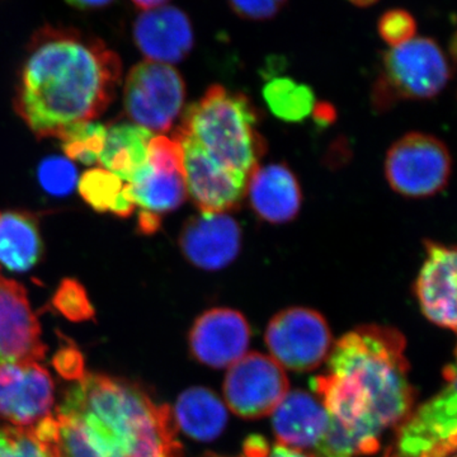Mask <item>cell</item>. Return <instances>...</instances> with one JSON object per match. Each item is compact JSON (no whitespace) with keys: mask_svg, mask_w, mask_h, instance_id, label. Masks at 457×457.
<instances>
[{"mask_svg":"<svg viewBox=\"0 0 457 457\" xmlns=\"http://www.w3.org/2000/svg\"><path fill=\"white\" fill-rule=\"evenodd\" d=\"M14 108L38 137L60 139L68 129L104 112L121 80V60L104 41L66 27L32 36Z\"/></svg>","mask_w":457,"mask_h":457,"instance_id":"cell-1","label":"cell"},{"mask_svg":"<svg viewBox=\"0 0 457 457\" xmlns=\"http://www.w3.org/2000/svg\"><path fill=\"white\" fill-rule=\"evenodd\" d=\"M405 347L395 328H356L330 350L329 372L312 380L330 420L350 433L362 455L375 453L381 433L400 425L413 407Z\"/></svg>","mask_w":457,"mask_h":457,"instance_id":"cell-2","label":"cell"},{"mask_svg":"<svg viewBox=\"0 0 457 457\" xmlns=\"http://www.w3.org/2000/svg\"><path fill=\"white\" fill-rule=\"evenodd\" d=\"M55 420L62 457H182L170 407L121 378L84 374Z\"/></svg>","mask_w":457,"mask_h":457,"instance_id":"cell-3","label":"cell"},{"mask_svg":"<svg viewBox=\"0 0 457 457\" xmlns=\"http://www.w3.org/2000/svg\"><path fill=\"white\" fill-rule=\"evenodd\" d=\"M257 122V112L245 95L212 86L188 107L177 131L219 164L249 179L264 154Z\"/></svg>","mask_w":457,"mask_h":457,"instance_id":"cell-4","label":"cell"},{"mask_svg":"<svg viewBox=\"0 0 457 457\" xmlns=\"http://www.w3.org/2000/svg\"><path fill=\"white\" fill-rule=\"evenodd\" d=\"M450 73L446 56L436 42L411 38L385 54L374 104L378 110H387L404 99L436 97L449 83Z\"/></svg>","mask_w":457,"mask_h":457,"instance_id":"cell-5","label":"cell"},{"mask_svg":"<svg viewBox=\"0 0 457 457\" xmlns=\"http://www.w3.org/2000/svg\"><path fill=\"white\" fill-rule=\"evenodd\" d=\"M453 159L437 137L409 132L387 150L385 177L394 192L409 198L440 194L449 185Z\"/></svg>","mask_w":457,"mask_h":457,"instance_id":"cell-6","label":"cell"},{"mask_svg":"<svg viewBox=\"0 0 457 457\" xmlns=\"http://www.w3.org/2000/svg\"><path fill=\"white\" fill-rule=\"evenodd\" d=\"M186 86L170 64L146 60L135 65L123 87V104L128 116L153 134L168 132L182 112Z\"/></svg>","mask_w":457,"mask_h":457,"instance_id":"cell-7","label":"cell"},{"mask_svg":"<svg viewBox=\"0 0 457 457\" xmlns=\"http://www.w3.org/2000/svg\"><path fill=\"white\" fill-rule=\"evenodd\" d=\"M264 341L272 359L294 371L318 368L332 350V333L326 319L303 306L284 309L270 319Z\"/></svg>","mask_w":457,"mask_h":457,"instance_id":"cell-8","label":"cell"},{"mask_svg":"<svg viewBox=\"0 0 457 457\" xmlns=\"http://www.w3.org/2000/svg\"><path fill=\"white\" fill-rule=\"evenodd\" d=\"M125 195L139 213L161 219L174 212L187 197L183 176L182 152L171 137L156 135L149 143V154L143 170L125 185Z\"/></svg>","mask_w":457,"mask_h":457,"instance_id":"cell-9","label":"cell"},{"mask_svg":"<svg viewBox=\"0 0 457 457\" xmlns=\"http://www.w3.org/2000/svg\"><path fill=\"white\" fill-rule=\"evenodd\" d=\"M447 385L400 423L394 455L389 457H449L456 449V370L446 369Z\"/></svg>","mask_w":457,"mask_h":457,"instance_id":"cell-10","label":"cell"},{"mask_svg":"<svg viewBox=\"0 0 457 457\" xmlns=\"http://www.w3.org/2000/svg\"><path fill=\"white\" fill-rule=\"evenodd\" d=\"M288 393L284 369L266 354H245L228 369L224 383L228 408L243 418L272 413Z\"/></svg>","mask_w":457,"mask_h":457,"instance_id":"cell-11","label":"cell"},{"mask_svg":"<svg viewBox=\"0 0 457 457\" xmlns=\"http://www.w3.org/2000/svg\"><path fill=\"white\" fill-rule=\"evenodd\" d=\"M182 152L183 176L187 196L200 212L219 213L236 210L245 197L248 179L210 158L194 140L174 132Z\"/></svg>","mask_w":457,"mask_h":457,"instance_id":"cell-12","label":"cell"},{"mask_svg":"<svg viewBox=\"0 0 457 457\" xmlns=\"http://www.w3.org/2000/svg\"><path fill=\"white\" fill-rule=\"evenodd\" d=\"M46 350L25 287L0 275V368L38 362Z\"/></svg>","mask_w":457,"mask_h":457,"instance_id":"cell-13","label":"cell"},{"mask_svg":"<svg viewBox=\"0 0 457 457\" xmlns=\"http://www.w3.org/2000/svg\"><path fill=\"white\" fill-rule=\"evenodd\" d=\"M54 381L38 362L0 368V417L14 427L31 428L50 417Z\"/></svg>","mask_w":457,"mask_h":457,"instance_id":"cell-14","label":"cell"},{"mask_svg":"<svg viewBox=\"0 0 457 457\" xmlns=\"http://www.w3.org/2000/svg\"><path fill=\"white\" fill-rule=\"evenodd\" d=\"M251 341V327L242 312L213 308L195 321L189 332V348L195 359L210 368L233 365L245 356Z\"/></svg>","mask_w":457,"mask_h":457,"instance_id":"cell-15","label":"cell"},{"mask_svg":"<svg viewBox=\"0 0 457 457\" xmlns=\"http://www.w3.org/2000/svg\"><path fill=\"white\" fill-rule=\"evenodd\" d=\"M426 258L414 284L423 315L436 326L456 330V248L427 240Z\"/></svg>","mask_w":457,"mask_h":457,"instance_id":"cell-16","label":"cell"},{"mask_svg":"<svg viewBox=\"0 0 457 457\" xmlns=\"http://www.w3.org/2000/svg\"><path fill=\"white\" fill-rule=\"evenodd\" d=\"M179 246L186 260L198 269L220 270L239 255L242 228L228 212H200L186 222Z\"/></svg>","mask_w":457,"mask_h":457,"instance_id":"cell-17","label":"cell"},{"mask_svg":"<svg viewBox=\"0 0 457 457\" xmlns=\"http://www.w3.org/2000/svg\"><path fill=\"white\" fill-rule=\"evenodd\" d=\"M245 196L255 215L269 224H287L302 209L299 180L282 163L258 165L246 182Z\"/></svg>","mask_w":457,"mask_h":457,"instance_id":"cell-18","label":"cell"},{"mask_svg":"<svg viewBox=\"0 0 457 457\" xmlns=\"http://www.w3.org/2000/svg\"><path fill=\"white\" fill-rule=\"evenodd\" d=\"M134 41L150 62L171 64L191 53L194 32L188 17L179 8L159 7L137 17Z\"/></svg>","mask_w":457,"mask_h":457,"instance_id":"cell-19","label":"cell"},{"mask_svg":"<svg viewBox=\"0 0 457 457\" xmlns=\"http://www.w3.org/2000/svg\"><path fill=\"white\" fill-rule=\"evenodd\" d=\"M272 413L279 445L300 453H312L330 425L329 414L320 400L302 390L286 394Z\"/></svg>","mask_w":457,"mask_h":457,"instance_id":"cell-20","label":"cell"},{"mask_svg":"<svg viewBox=\"0 0 457 457\" xmlns=\"http://www.w3.org/2000/svg\"><path fill=\"white\" fill-rule=\"evenodd\" d=\"M42 240L37 221L29 213L0 212V267L27 272L40 261Z\"/></svg>","mask_w":457,"mask_h":457,"instance_id":"cell-21","label":"cell"},{"mask_svg":"<svg viewBox=\"0 0 457 457\" xmlns=\"http://www.w3.org/2000/svg\"><path fill=\"white\" fill-rule=\"evenodd\" d=\"M152 131L135 123H120L107 129L106 141L99 161L104 170L131 182L147 162Z\"/></svg>","mask_w":457,"mask_h":457,"instance_id":"cell-22","label":"cell"},{"mask_svg":"<svg viewBox=\"0 0 457 457\" xmlns=\"http://www.w3.org/2000/svg\"><path fill=\"white\" fill-rule=\"evenodd\" d=\"M173 418L189 437L212 441L224 431L228 411L224 403L212 390L191 387L177 400Z\"/></svg>","mask_w":457,"mask_h":457,"instance_id":"cell-23","label":"cell"},{"mask_svg":"<svg viewBox=\"0 0 457 457\" xmlns=\"http://www.w3.org/2000/svg\"><path fill=\"white\" fill-rule=\"evenodd\" d=\"M78 188L83 200L96 212L113 213L120 218H128L134 212V204L125 195L123 180L104 168L87 170Z\"/></svg>","mask_w":457,"mask_h":457,"instance_id":"cell-24","label":"cell"},{"mask_svg":"<svg viewBox=\"0 0 457 457\" xmlns=\"http://www.w3.org/2000/svg\"><path fill=\"white\" fill-rule=\"evenodd\" d=\"M263 98L270 112L285 122H302L317 108L312 88L291 78H275L263 88Z\"/></svg>","mask_w":457,"mask_h":457,"instance_id":"cell-25","label":"cell"},{"mask_svg":"<svg viewBox=\"0 0 457 457\" xmlns=\"http://www.w3.org/2000/svg\"><path fill=\"white\" fill-rule=\"evenodd\" d=\"M107 128L98 122H84L68 129L60 137L62 150L71 161L90 165L97 163L106 141Z\"/></svg>","mask_w":457,"mask_h":457,"instance_id":"cell-26","label":"cell"},{"mask_svg":"<svg viewBox=\"0 0 457 457\" xmlns=\"http://www.w3.org/2000/svg\"><path fill=\"white\" fill-rule=\"evenodd\" d=\"M0 457H62L56 442L42 440L33 428L0 426Z\"/></svg>","mask_w":457,"mask_h":457,"instance_id":"cell-27","label":"cell"},{"mask_svg":"<svg viewBox=\"0 0 457 457\" xmlns=\"http://www.w3.org/2000/svg\"><path fill=\"white\" fill-rule=\"evenodd\" d=\"M53 305L69 320L84 321L95 317L88 295L75 279L66 278L62 282L54 295Z\"/></svg>","mask_w":457,"mask_h":457,"instance_id":"cell-28","label":"cell"},{"mask_svg":"<svg viewBox=\"0 0 457 457\" xmlns=\"http://www.w3.org/2000/svg\"><path fill=\"white\" fill-rule=\"evenodd\" d=\"M77 177L74 164L59 156L46 159L38 168V179L42 187L54 196L71 194L77 185Z\"/></svg>","mask_w":457,"mask_h":457,"instance_id":"cell-29","label":"cell"},{"mask_svg":"<svg viewBox=\"0 0 457 457\" xmlns=\"http://www.w3.org/2000/svg\"><path fill=\"white\" fill-rule=\"evenodd\" d=\"M416 21L403 9L386 12L378 21V33L390 46L395 47L413 38L416 35Z\"/></svg>","mask_w":457,"mask_h":457,"instance_id":"cell-30","label":"cell"},{"mask_svg":"<svg viewBox=\"0 0 457 457\" xmlns=\"http://www.w3.org/2000/svg\"><path fill=\"white\" fill-rule=\"evenodd\" d=\"M234 11L246 20L263 21L275 16L286 0H228Z\"/></svg>","mask_w":457,"mask_h":457,"instance_id":"cell-31","label":"cell"},{"mask_svg":"<svg viewBox=\"0 0 457 457\" xmlns=\"http://www.w3.org/2000/svg\"><path fill=\"white\" fill-rule=\"evenodd\" d=\"M54 366L66 378L79 380L84 375L82 353L71 345L62 348L54 357Z\"/></svg>","mask_w":457,"mask_h":457,"instance_id":"cell-32","label":"cell"},{"mask_svg":"<svg viewBox=\"0 0 457 457\" xmlns=\"http://www.w3.org/2000/svg\"><path fill=\"white\" fill-rule=\"evenodd\" d=\"M261 457H309L305 453H300V451L288 449L284 445H276V446H269L267 445L266 449L262 453Z\"/></svg>","mask_w":457,"mask_h":457,"instance_id":"cell-33","label":"cell"},{"mask_svg":"<svg viewBox=\"0 0 457 457\" xmlns=\"http://www.w3.org/2000/svg\"><path fill=\"white\" fill-rule=\"evenodd\" d=\"M71 7L79 11H96L110 5L114 0H65Z\"/></svg>","mask_w":457,"mask_h":457,"instance_id":"cell-34","label":"cell"},{"mask_svg":"<svg viewBox=\"0 0 457 457\" xmlns=\"http://www.w3.org/2000/svg\"><path fill=\"white\" fill-rule=\"evenodd\" d=\"M132 2H134V4L137 5V7L149 11V9L162 7L168 0H132Z\"/></svg>","mask_w":457,"mask_h":457,"instance_id":"cell-35","label":"cell"},{"mask_svg":"<svg viewBox=\"0 0 457 457\" xmlns=\"http://www.w3.org/2000/svg\"><path fill=\"white\" fill-rule=\"evenodd\" d=\"M350 2L359 5V7H369V5L374 4L378 0H350Z\"/></svg>","mask_w":457,"mask_h":457,"instance_id":"cell-36","label":"cell"},{"mask_svg":"<svg viewBox=\"0 0 457 457\" xmlns=\"http://www.w3.org/2000/svg\"><path fill=\"white\" fill-rule=\"evenodd\" d=\"M451 457H455V455H453V456H451Z\"/></svg>","mask_w":457,"mask_h":457,"instance_id":"cell-37","label":"cell"}]
</instances>
